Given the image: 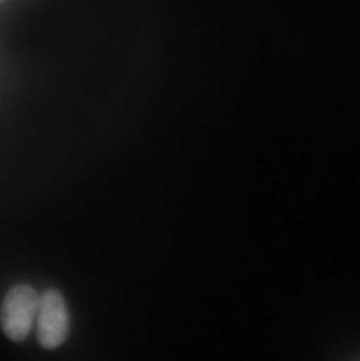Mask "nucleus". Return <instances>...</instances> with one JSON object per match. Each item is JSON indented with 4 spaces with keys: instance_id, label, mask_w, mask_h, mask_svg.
<instances>
[{
    "instance_id": "nucleus-1",
    "label": "nucleus",
    "mask_w": 360,
    "mask_h": 361,
    "mask_svg": "<svg viewBox=\"0 0 360 361\" xmlns=\"http://www.w3.org/2000/svg\"><path fill=\"white\" fill-rule=\"evenodd\" d=\"M40 295L26 284L8 290L0 307V327L10 341L20 343L28 338L37 319Z\"/></svg>"
},
{
    "instance_id": "nucleus-2",
    "label": "nucleus",
    "mask_w": 360,
    "mask_h": 361,
    "mask_svg": "<svg viewBox=\"0 0 360 361\" xmlns=\"http://www.w3.org/2000/svg\"><path fill=\"white\" fill-rule=\"evenodd\" d=\"M71 332V314L61 291L55 288L40 295L37 314V339L44 350L65 344Z\"/></svg>"
},
{
    "instance_id": "nucleus-3",
    "label": "nucleus",
    "mask_w": 360,
    "mask_h": 361,
    "mask_svg": "<svg viewBox=\"0 0 360 361\" xmlns=\"http://www.w3.org/2000/svg\"><path fill=\"white\" fill-rule=\"evenodd\" d=\"M0 1H1V0H0Z\"/></svg>"
}]
</instances>
